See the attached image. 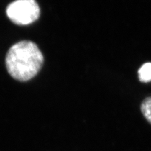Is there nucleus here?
Returning <instances> with one entry per match:
<instances>
[{
	"mask_svg": "<svg viewBox=\"0 0 151 151\" xmlns=\"http://www.w3.org/2000/svg\"><path fill=\"white\" fill-rule=\"evenodd\" d=\"M44 56L36 44L23 40L14 44L6 57L8 73L15 79L27 81L38 74L44 64Z\"/></svg>",
	"mask_w": 151,
	"mask_h": 151,
	"instance_id": "obj_1",
	"label": "nucleus"
},
{
	"mask_svg": "<svg viewBox=\"0 0 151 151\" xmlns=\"http://www.w3.org/2000/svg\"><path fill=\"white\" fill-rule=\"evenodd\" d=\"M40 9L34 0H18L7 6L6 15L10 20L19 25H27L40 17Z\"/></svg>",
	"mask_w": 151,
	"mask_h": 151,
	"instance_id": "obj_2",
	"label": "nucleus"
},
{
	"mask_svg": "<svg viewBox=\"0 0 151 151\" xmlns=\"http://www.w3.org/2000/svg\"><path fill=\"white\" fill-rule=\"evenodd\" d=\"M140 81L147 83L151 81V63H147L141 66L138 70Z\"/></svg>",
	"mask_w": 151,
	"mask_h": 151,
	"instance_id": "obj_3",
	"label": "nucleus"
},
{
	"mask_svg": "<svg viewBox=\"0 0 151 151\" xmlns=\"http://www.w3.org/2000/svg\"><path fill=\"white\" fill-rule=\"evenodd\" d=\"M140 108L143 115L151 124V97L145 99L141 104Z\"/></svg>",
	"mask_w": 151,
	"mask_h": 151,
	"instance_id": "obj_4",
	"label": "nucleus"
}]
</instances>
